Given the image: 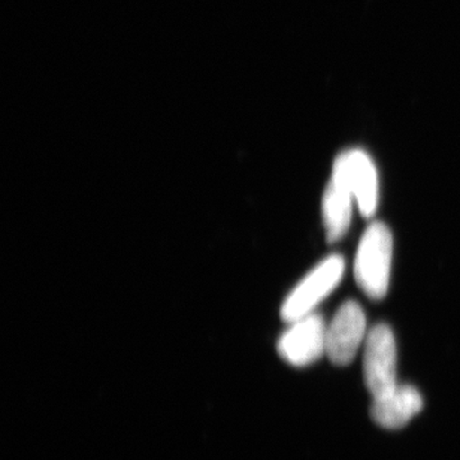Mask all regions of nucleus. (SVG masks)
<instances>
[{
	"label": "nucleus",
	"mask_w": 460,
	"mask_h": 460,
	"mask_svg": "<svg viewBox=\"0 0 460 460\" xmlns=\"http://www.w3.org/2000/svg\"><path fill=\"white\" fill-rule=\"evenodd\" d=\"M393 235L385 224L372 223L363 233L354 260V278L366 296L383 299L389 289Z\"/></svg>",
	"instance_id": "1"
},
{
	"label": "nucleus",
	"mask_w": 460,
	"mask_h": 460,
	"mask_svg": "<svg viewBox=\"0 0 460 460\" xmlns=\"http://www.w3.org/2000/svg\"><path fill=\"white\" fill-rule=\"evenodd\" d=\"M344 271L345 261L341 255H332L323 260L288 295L281 305V319L290 323L313 314L314 307H317L341 283Z\"/></svg>",
	"instance_id": "2"
},
{
	"label": "nucleus",
	"mask_w": 460,
	"mask_h": 460,
	"mask_svg": "<svg viewBox=\"0 0 460 460\" xmlns=\"http://www.w3.org/2000/svg\"><path fill=\"white\" fill-rule=\"evenodd\" d=\"M395 337L385 323H378L368 332L363 354V376L372 398H381L399 385Z\"/></svg>",
	"instance_id": "3"
},
{
	"label": "nucleus",
	"mask_w": 460,
	"mask_h": 460,
	"mask_svg": "<svg viewBox=\"0 0 460 460\" xmlns=\"http://www.w3.org/2000/svg\"><path fill=\"white\" fill-rule=\"evenodd\" d=\"M332 178L352 193L363 217L376 213L378 175L374 160L361 148L345 150L335 159Z\"/></svg>",
	"instance_id": "4"
},
{
	"label": "nucleus",
	"mask_w": 460,
	"mask_h": 460,
	"mask_svg": "<svg viewBox=\"0 0 460 460\" xmlns=\"http://www.w3.org/2000/svg\"><path fill=\"white\" fill-rule=\"evenodd\" d=\"M328 325L319 314H310L290 323L278 341V353L295 367H305L326 354Z\"/></svg>",
	"instance_id": "5"
},
{
	"label": "nucleus",
	"mask_w": 460,
	"mask_h": 460,
	"mask_svg": "<svg viewBox=\"0 0 460 460\" xmlns=\"http://www.w3.org/2000/svg\"><path fill=\"white\" fill-rule=\"evenodd\" d=\"M366 314L354 301L344 302L332 317L326 332V356L337 366L353 361L367 337Z\"/></svg>",
	"instance_id": "6"
},
{
	"label": "nucleus",
	"mask_w": 460,
	"mask_h": 460,
	"mask_svg": "<svg viewBox=\"0 0 460 460\" xmlns=\"http://www.w3.org/2000/svg\"><path fill=\"white\" fill-rule=\"evenodd\" d=\"M423 410V398L419 390L411 385H398L392 393L374 399L371 417L380 428L401 429Z\"/></svg>",
	"instance_id": "7"
},
{
	"label": "nucleus",
	"mask_w": 460,
	"mask_h": 460,
	"mask_svg": "<svg viewBox=\"0 0 460 460\" xmlns=\"http://www.w3.org/2000/svg\"><path fill=\"white\" fill-rule=\"evenodd\" d=\"M354 198L343 184L330 178L328 186L323 196V226L326 230V239L330 243L341 241L352 220Z\"/></svg>",
	"instance_id": "8"
}]
</instances>
